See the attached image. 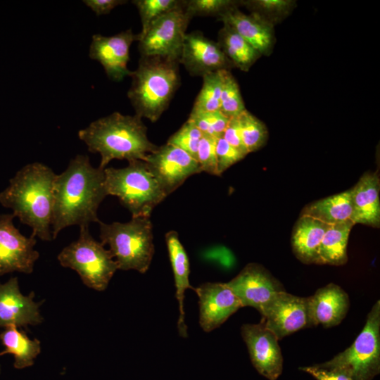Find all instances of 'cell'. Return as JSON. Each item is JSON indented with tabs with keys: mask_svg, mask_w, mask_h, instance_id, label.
I'll return each mask as SVG.
<instances>
[{
	"mask_svg": "<svg viewBox=\"0 0 380 380\" xmlns=\"http://www.w3.org/2000/svg\"><path fill=\"white\" fill-rule=\"evenodd\" d=\"M300 370L312 375L317 380H353V379L343 371L319 365L303 367Z\"/></svg>",
	"mask_w": 380,
	"mask_h": 380,
	"instance_id": "38",
	"label": "cell"
},
{
	"mask_svg": "<svg viewBox=\"0 0 380 380\" xmlns=\"http://www.w3.org/2000/svg\"><path fill=\"white\" fill-rule=\"evenodd\" d=\"M99 224L101 243L109 246L118 270L146 272L154 254L150 217H132L127 222Z\"/></svg>",
	"mask_w": 380,
	"mask_h": 380,
	"instance_id": "6",
	"label": "cell"
},
{
	"mask_svg": "<svg viewBox=\"0 0 380 380\" xmlns=\"http://www.w3.org/2000/svg\"><path fill=\"white\" fill-rule=\"evenodd\" d=\"M107 196L104 169L93 167L85 155L71 159L54 181L52 239L70 226L99 223L98 209Z\"/></svg>",
	"mask_w": 380,
	"mask_h": 380,
	"instance_id": "1",
	"label": "cell"
},
{
	"mask_svg": "<svg viewBox=\"0 0 380 380\" xmlns=\"http://www.w3.org/2000/svg\"><path fill=\"white\" fill-rule=\"evenodd\" d=\"M165 241L174 274L176 298L179 304L178 331L181 336L186 337L187 327L185 324L184 309V293L187 289L193 290L195 289L189 284V262L186 251L179 240V234L177 232L173 230L168 232L165 234Z\"/></svg>",
	"mask_w": 380,
	"mask_h": 380,
	"instance_id": "22",
	"label": "cell"
},
{
	"mask_svg": "<svg viewBox=\"0 0 380 380\" xmlns=\"http://www.w3.org/2000/svg\"><path fill=\"white\" fill-rule=\"evenodd\" d=\"M108 195L118 198L132 217H150L167 195L144 160H133L122 168L106 167Z\"/></svg>",
	"mask_w": 380,
	"mask_h": 380,
	"instance_id": "5",
	"label": "cell"
},
{
	"mask_svg": "<svg viewBox=\"0 0 380 380\" xmlns=\"http://www.w3.org/2000/svg\"><path fill=\"white\" fill-rule=\"evenodd\" d=\"M216 140L217 138L203 134L198 148L196 160L201 172H205L219 176L216 159Z\"/></svg>",
	"mask_w": 380,
	"mask_h": 380,
	"instance_id": "36",
	"label": "cell"
},
{
	"mask_svg": "<svg viewBox=\"0 0 380 380\" xmlns=\"http://www.w3.org/2000/svg\"><path fill=\"white\" fill-rule=\"evenodd\" d=\"M246 39L260 55H269L275 42L273 25L258 15L246 14L234 7L217 18Z\"/></svg>",
	"mask_w": 380,
	"mask_h": 380,
	"instance_id": "20",
	"label": "cell"
},
{
	"mask_svg": "<svg viewBox=\"0 0 380 380\" xmlns=\"http://www.w3.org/2000/svg\"><path fill=\"white\" fill-rule=\"evenodd\" d=\"M168 196L190 176L200 173L197 160L184 151L166 144L147 155L144 160Z\"/></svg>",
	"mask_w": 380,
	"mask_h": 380,
	"instance_id": "11",
	"label": "cell"
},
{
	"mask_svg": "<svg viewBox=\"0 0 380 380\" xmlns=\"http://www.w3.org/2000/svg\"><path fill=\"white\" fill-rule=\"evenodd\" d=\"M0 340L5 347L0 352V356L11 354L14 357V367L23 369L34 364L35 358L41 351L40 341L34 338L31 340L23 331L15 326L5 328L0 334Z\"/></svg>",
	"mask_w": 380,
	"mask_h": 380,
	"instance_id": "24",
	"label": "cell"
},
{
	"mask_svg": "<svg viewBox=\"0 0 380 380\" xmlns=\"http://www.w3.org/2000/svg\"><path fill=\"white\" fill-rule=\"evenodd\" d=\"M379 177L377 172L365 173L350 189L352 205L351 220L374 227L380 224Z\"/></svg>",
	"mask_w": 380,
	"mask_h": 380,
	"instance_id": "21",
	"label": "cell"
},
{
	"mask_svg": "<svg viewBox=\"0 0 380 380\" xmlns=\"http://www.w3.org/2000/svg\"><path fill=\"white\" fill-rule=\"evenodd\" d=\"M218 44L233 67L248 71L261 56L234 30L224 24L218 32Z\"/></svg>",
	"mask_w": 380,
	"mask_h": 380,
	"instance_id": "27",
	"label": "cell"
},
{
	"mask_svg": "<svg viewBox=\"0 0 380 380\" xmlns=\"http://www.w3.org/2000/svg\"><path fill=\"white\" fill-rule=\"evenodd\" d=\"M354 224L351 220L329 224L319 246V264L342 265L347 262V245Z\"/></svg>",
	"mask_w": 380,
	"mask_h": 380,
	"instance_id": "26",
	"label": "cell"
},
{
	"mask_svg": "<svg viewBox=\"0 0 380 380\" xmlns=\"http://www.w3.org/2000/svg\"><path fill=\"white\" fill-rule=\"evenodd\" d=\"M246 110L239 84L229 70L224 75L220 110L228 118L237 117Z\"/></svg>",
	"mask_w": 380,
	"mask_h": 380,
	"instance_id": "31",
	"label": "cell"
},
{
	"mask_svg": "<svg viewBox=\"0 0 380 380\" xmlns=\"http://www.w3.org/2000/svg\"><path fill=\"white\" fill-rule=\"evenodd\" d=\"M179 63L192 76H201L233 68L217 42L200 31L186 34Z\"/></svg>",
	"mask_w": 380,
	"mask_h": 380,
	"instance_id": "16",
	"label": "cell"
},
{
	"mask_svg": "<svg viewBox=\"0 0 380 380\" xmlns=\"http://www.w3.org/2000/svg\"><path fill=\"white\" fill-rule=\"evenodd\" d=\"M308 305L312 327L329 328L339 324L345 318L350 299L340 286L330 283L308 297Z\"/></svg>",
	"mask_w": 380,
	"mask_h": 380,
	"instance_id": "19",
	"label": "cell"
},
{
	"mask_svg": "<svg viewBox=\"0 0 380 380\" xmlns=\"http://www.w3.org/2000/svg\"><path fill=\"white\" fill-rule=\"evenodd\" d=\"M222 137L244 156L248 154L241 139L239 116L229 118Z\"/></svg>",
	"mask_w": 380,
	"mask_h": 380,
	"instance_id": "39",
	"label": "cell"
},
{
	"mask_svg": "<svg viewBox=\"0 0 380 380\" xmlns=\"http://www.w3.org/2000/svg\"><path fill=\"white\" fill-rule=\"evenodd\" d=\"M215 150L219 176L246 156L231 146L222 137L217 138Z\"/></svg>",
	"mask_w": 380,
	"mask_h": 380,
	"instance_id": "37",
	"label": "cell"
},
{
	"mask_svg": "<svg viewBox=\"0 0 380 380\" xmlns=\"http://www.w3.org/2000/svg\"><path fill=\"white\" fill-rule=\"evenodd\" d=\"M182 6L163 14L144 33L137 34L142 58H162L179 62L186 30L191 20Z\"/></svg>",
	"mask_w": 380,
	"mask_h": 380,
	"instance_id": "9",
	"label": "cell"
},
{
	"mask_svg": "<svg viewBox=\"0 0 380 380\" xmlns=\"http://www.w3.org/2000/svg\"><path fill=\"white\" fill-rule=\"evenodd\" d=\"M341 369L353 380H372L380 372V301L368 313L365 324L353 344L320 364Z\"/></svg>",
	"mask_w": 380,
	"mask_h": 380,
	"instance_id": "8",
	"label": "cell"
},
{
	"mask_svg": "<svg viewBox=\"0 0 380 380\" xmlns=\"http://www.w3.org/2000/svg\"><path fill=\"white\" fill-rule=\"evenodd\" d=\"M262 322L278 338L312 327L308 297H300L286 291L277 294L261 314Z\"/></svg>",
	"mask_w": 380,
	"mask_h": 380,
	"instance_id": "12",
	"label": "cell"
},
{
	"mask_svg": "<svg viewBox=\"0 0 380 380\" xmlns=\"http://www.w3.org/2000/svg\"><path fill=\"white\" fill-rule=\"evenodd\" d=\"M134 41H137V34H134L131 29L108 37L94 34L89 56L101 64L110 80L120 82L132 73L127 68V63L129 48Z\"/></svg>",
	"mask_w": 380,
	"mask_h": 380,
	"instance_id": "15",
	"label": "cell"
},
{
	"mask_svg": "<svg viewBox=\"0 0 380 380\" xmlns=\"http://www.w3.org/2000/svg\"><path fill=\"white\" fill-rule=\"evenodd\" d=\"M34 292L24 296L17 277L0 284V327L35 326L43 321L39 312L42 302L34 301Z\"/></svg>",
	"mask_w": 380,
	"mask_h": 380,
	"instance_id": "18",
	"label": "cell"
},
{
	"mask_svg": "<svg viewBox=\"0 0 380 380\" xmlns=\"http://www.w3.org/2000/svg\"><path fill=\"white\" fill-rule=\"evenodd\" d=\"M179 0H135L132 1L139 13L144 33L150 24L164 13L177 9L183 5Z\"/></svg>",
	"mask_w": 380,
	"mask_h": 380,
	"instance_id": "32",
	"label": "cell"
},
{
	"mask_svg": "<svg viewBox=\"0 0 380 380\" xmlns=\"http://www.w3.org/2000/svg\"><path fill=\"white\" fill-rule=\"evenodd\" d=\"M14 215L0 214V276L18 272L30 274L39 253L36 238L26 237L15 227Z\"/></svg>",
	"mask_w": 380,
	"mask_h": 380,
	"instance_id": "10",
	"label": "cell"
},
{
	"mask_svg": "<svg viewBox=\"0 0 380 380\" xmlns=\"http://www.w3.org/2000/svg\"><path fill=\"white\" fill-rule=\"evenodd\" d=\"M56 174L47 165L34 162L18 171L0 193V203L32 230L31 236L53 240L51 220Z\"/></svg>",
	"mask_w": 380,
	"mask_h": 380,
	"instance_id": "2",
	"label": "cell"
},
{
	"mask_svg": "<svg viewBox=\"0 0 380 380\" xmlns=\"http://www.w3.org/2000/svg\"><path fill=\"white\" fill-rule=\"evenodd\" d=\"M352 213L350 190H348L309 204L301 215L334 224L351 220Z\"/></svg>",
	"mask_w": 380,
	"mask_h": 380,
	"instance_id": "25",
	"label": "cell"
},
{
	"mask_svg": "<svg viewBox=\"0 0 380 380\" xmlns=\"http://www.w3.org/2000/svg\"><path fill=\"white\" fill-rule=\"evenodd\" d=\"M80 228L77 240L61 251L58 260L75 270L87 287L103 291L118 270V264L110 251L91 236L89 227Z\"/></svg>",
	"mask_w": 380,
	"mask_h": 380,
	"instance_id": "7",
	"label": "cell"
},
{
	"mask_svg": "<svg viewBox=\"0 0 380 380\" xmlns=\"http://www.w3.org/2000/svg\"><path fill=\"white\" fill-rule=\"evenodd\" d=\"M226 284L239 299L242 307H253L260 315L277 294L285 291L277 279L256 263L246 265Z\"/></svg>",
	"mask_w": 380,
	"mask_h": 380,
	"instance_id": "13",
	"label": "cell"
},
{
	"mask_svg": "<svg viewBox=\"0 0 380 380\" xmlns=\"http://www.w3.org/2000/svg\"><path fill=\"white\" fill-rule=\"evenodd\" d=\"M241 4V1L232 0H188L184 1V8L191 19L195 16L217 18L227 11Z\"/></svg>",
	"mask_w": 380,
	"mask_h": 380,
	"instance_id": "34",
	"label": "cell"
},
{
	"mask_svg": "<svg viewBox=\"0 0 380 380\" xmlns=\"http://www.w3.org/2000/svg\"><path fill=\"white\" fill-rule=\"evenodd\" d=\"M251 13H254L263 20L274 25L291 13L295 1L291 0H252L241 1Z\"/></svg>",
	"mask_w": 380,
	"mask_h": 380,
	"instance_id": "30",
	"label": "cell"
},
{
	"mask_svg": "<svg viewBox=\"0 0 380 380\" xmlns=\"http://www.w3.org/2000/svg\"><path fill=\"white\" fill-rule=\"evenodd\" d=\"M227 70H218L202 77L203 85L195 100L192 112L220 110L221 93Z\"/></svg>",
	"mask_w": 380,
	"mask_h": 380,
	"instance_id": "28",
	"label": "cell"
},
{
	"mask_svg": "<svg viewBox=\"0 0 380 380\" xmlns=\"http://www.w3.org/2000/svg\"><path fill=\"white\" fill-rule=\"evenodd\" d=\"M204 135L219 138L227 127L229 118L220 110L212 112H191L188 118Z\"/></svg>",
	"mask_w": 380,
	"mask_h": 380,
	"instance_id": "33",
	"label": "cell"
},
{
	"mask_svg": "<svg viewBox=\"0 0 380 380\" xmlns=\"http://www.w3.org/2000/svg\"><path fill=\"white\" fill-rule=\"evenodd\" d=\"M83 2L97 15H106L114 8L127 3L122 0H84Z\"/></svg>",
	"mask_w": 380,
	"mask_h": 380,
	"instance_id": "40",
	"label": "cell"
},
{
	"mask_svg": "<svg viewBox=\"0 0 380 380\" xmlns=\"http://www.w3.org/2000/svg\"><path fill=\"white\" fill-rule=\"evenodd\" d=\"M329 224L301 215L291 239L292 248L298 260L306 264H319V249Z\"/></svg>",
	"mask_w": 380,
	"mask_h": 380,
	"instance_id": "23",
	"label": "cell"
},
{
	"mask_svg": "<svg viewBox=\"0 0 380 380\" xmlns=\"http://www.w3.org/2000/svg\"><path fill=\"white\" fill-rule=\"evenodd\" d=\"M141 119L114 112L80 129L78 137L89 151L101 155L100 168L105 169L113 159L144 161L158 146L149 141Z\"/></svg>",
	"mask_w": 380,
	"mask_h": 380,
	"instance_id": "3",
	"label": "cell"
},
{
	"mask_svg": "<svg viewBox=\"0 0 380 380\" xmlns=\"http://www.w3.org/2000/svg\"><path fill=\"white\" fill-rule=\"evenodd\" d=\"M239 120L241 139L248 153L260 148L268 137L265 125L247 110L239 115Z\"/></svg>",
	"mask_w": 380,
	"mask_h": 380,
	"instance_id": "29",
	"label": "cell"
},
{
	"mask_svg": "<svg viewBox=\"0 0 380 380\" xmlns=\"http://www.w3.org/2000/svg\"><path fill=\"white\" fill-rule=\"evenodd\" d=\"M198 297L199 324L210 332L223 324L242 305L226 283L205 282L195 288Z\"/></svg>",
	"mask_w": 380,
	"mask_h": 380,
	"instance_id": "17",
	"label": "cell"
},
{
	"mask_svg": "<svg viewBox=\"0 0 380 380\" xmlns=\"http://www.w3.org/2000/svg\"><path fill=\"white\" fill-rule=\"evenodd\" d=\"M203 137L202 132L189 120L173 134L167 144L173 145L184 151L196 160L199 142Z\"/></svg>",
	"mask_w": 380,
	"mask_h": 380,
	"instance_id": "35",
	"label": "cell"
},
{
	"mask_svg": "<svg viewBox=\"0 0 380 380\" xmlns=\"http://www.w3.org/2000/svg\"><path fill=\"white\" fill-rule=\"evenodd\" d=\"M241 334L257 372L269 380L277 379L282 372L283 357L277 336L262 322L243 324Z\"/></svg>",
	"mask_w": 380,
	"mask_h": 380,
	"instance_id": "14",
	"label": "cell"
},
{
	"mask_svg": "<svg viewBox=\"0 0 380 380\" xmlns=\"http://www.w3.org/2000/svg\"><path fill=\"white\" fill-rule=\"evenodd\" d=\"M179 65L169 59L140 57L127 92L135 115L153 122L160 118L179 86Z\"/></svg>",
	"mask_w": 380,
	"mask_h": 380,
	"instance_id": "4",
	"label": "cell"
}]
</instances>
